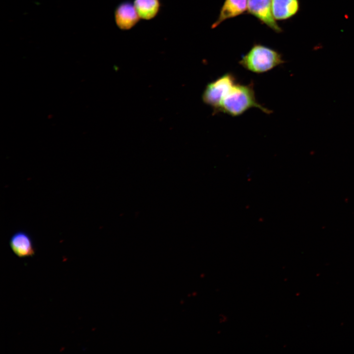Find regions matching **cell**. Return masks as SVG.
<instances>
[{
    "instance_id": "obj_1",
    "label": "cell",
    "mask_w": 354,
    "mask_h": 354,
    "mask_svg": "<svg viewBox=\"0 0 354 354\" xmlns=\"http://www.w3.org/2000/svg\"><path fill=\"white\" fill-rule=\"evenodd\" d=\"M251 108H257L266 114L272 113L257 101L253 83L244 85L236 82L223 98L218 113L237 117Z\"/></svg>"
},
{
    "instance_id": "obj_2",
    "label": "cell",
    "mask_w": 354,
    "mask_h": 354,
    "mask_svg": "<svg viewBox=\"0 0 354 354\" xmlns=\"http://www.w3.org/2000/svg\"><path fill=\"white\" fill-rule=\"evenodd\" d=\"M284 62L279 52L259 43L254 44L238 62L247 70L257 74L268 72Z\"/></svg>"
},
{
    "instance_id": "obj_3",
    "label": "cell",
    "mask_w": 354,
    "mask_h": 354,
    "mask_svg": "<svg viewBox=\"0 0 354 354\" xmlns=\"http://www.w3.org/2000/svg\"><path fill=\"white\" fill-rule=\"evenodd\" d=\"M236 83L235 76L227 72L206 85L202 98L204 103L212 108L213 114L218 113L223 98Z\"/></svg>"
},
{
    "instance_id": "obj_4",
    "label": "cell",
    "mask_w": 354,
    "mask_h": 354,
    "mask_svg": "<svg viewBox=\"0 0 354 354\" xmlns=\"http://www.w3.org/2000/svg\"><path fill=\"white\" fill-rule=\"evenodd\" d=\"M247 11L275 32L282 31L272 14V0H248Z\"/></svg>"
},
{
    "instance_id": "obj_5",
    "label": "cell",
    "mask_w": 354,
    "mask_h": 354,
    "mask_svg": "<svg viewBox=\"0 0 354 354\" xmlns=\"http://www.w3.org/2000/svg\"><path fill=\"white\" fill-rule=\"evenodd\" d=\"M114 15L117 26L124 30L133 28L140 18L134 4L129 0L119 3L115 10Z\"/></svg>"
},
{
    "instance_id": "obj_6",
    "label": "cell",
    "mask_w": 354,
    "mask_h": 354,
    "mask_svg": "<svg viewBox=\"0 0 354 354\" xmlns=\"http://www.w3.org/2000/svg\"><path fill=\"white\" fill-rule=\"evenodd\" d=\"M14 253L20 258H27L34 255L35 249L30 236L24 231L14 233L9 241Z\"/></svg>"
},
{
    "instance_id": "obj_7",
    "label": "cell",
    "mask_w": 354,
    "mask_h": 354,
    "mask_svg": "<svg viewBox=\"0 0 354 354\" xmlns=\"http://www.w3.org/2000/svg\"><path fill=\"white\" fill-rule=\"evenodd\" d=\"M248 0H225L216 20L211 28L217 27L223 22L244 13L247 10Z\"/></svg>"
},
{
    "instance_id": "obj_8",
    "label": "cell",
    "mask_w": 354,
    "mask_h": 354,
    "mask_svg": "<svg viewBox=\"0 0 354 354\" xmlns=\"http://www.w3.org/2000/svg\"><path fill=\"white\" fill-rule=\"evenodd\" d=\"M299 9L298 0H272V12L276 21L291 18L297 13Z\"/></svg>"
},
{
    "instance_id": "obj_9",
    "label": "cell",
    "mask_w": 354,
    "mask_h": 354,
    "mask_svg": "<svg viewBox=\"0 0 354 354\" xmlns=\"http://www.w3.org/2000/svg\"><path fill=\"white\" fill-rule=\"evenodd\" d=\"M133 4L140 18L145 20L155 17L161 8L160 0H134Z\"/></svg>"
}]
</instances>
